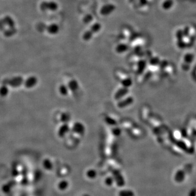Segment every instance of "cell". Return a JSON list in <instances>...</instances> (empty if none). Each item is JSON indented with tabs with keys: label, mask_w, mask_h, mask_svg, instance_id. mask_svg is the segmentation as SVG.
<instances>
[{
	"label": "cell",
	"mask_w": 196,
	"mask_h": 196,
	"mask_svg": "<svg viewBox=\"0 0 196 196\" xmlns=\"http://www.w3.org/2000/svg\"><path fill=\"white\" fill-rule=\"evenodd\" d=\"M2 190L4 193H9L11 191V186L8 184H4L2 187Z\"/></svg>",
	"instance_id": "cell-15"
},
{
	"label": "cell",
	"mask_w": 196,
	"mask_h": 196,
	"mask_svg": "<svg viewBox=\"0 0 196 196\" xmlns=\"http://www.w3.org/2000/svg\"><path fill=\"white\" fill-rule=\"evenodd\" d=\"M105 120L106 122L110 125L115 126L117 124L116 119L115 118H113L112 116H110V115L106 116L105 117Z\"/></svg>",
	"instance_id": "cell-12"
},
{
	"label": "cell",
	"mask_w": 196,
	"mask_h": 196,
	"mask_svg": "<svg viewBox=\"0 0 196 196\" xmlns=\"http://www.w3.org/2000/svg\"><path fill=\"white\" fill-rule=\"evenodd\" d=\"M56 121L60 124L69 122L70 120V115L66 111H60L56 115Z\"/></svg>",
	"instance_id": "cell-5"
},
{
	"label": "cell",
	"mask_w": 196,
	"mask_h": 196,
	"mask_svg": "<svg viewBox=\"0 0 196 196\" xmlns=\"http://www.w3.org/2000/svg\"><path fill=\"white\" fill-rule=\"evenodd\" d=\"M4 20H5V21H6V23L7 24H8L9 26H10L11 27H14V21H13V20L11 19V17H6L5 18V19H4Z\"/></svg>",
	"instance_id": "cell-17"
},
{
	"label": "cell",
	"mask_w": 196,
	"mask_h": 196,
	"mask_svg": "<svg viewBox=\"0 0 196 196\" xmlns=\"http://www.w3.org/2000/svg\"><path fill=\"white\" fill-rule=\"evenodd\" d=\"M68 185V184L66 181H62L60 182V184L58 185V187L60 190H64L67 188Z\"/></svg>",
	"instance_id": "cell-16"
},
{
	"label": "cell",
	"mask_w": 196,
	"mask_h": 196,
	"mask_svg": "<svg viewBox=\"0 0 196 196\" xmlns=\"http://www.w3.org/2000/svg\"><path fill=\"white\" fill-rule=\"evenodd\" d=\"M119 196H134L133 191L128 190H125L121 191L119 193Z\"/></svg>",
	"instance_id": "cell-13"
},
{
	"label": "cell",
	"mask_w": 196,
	"mask_h": 196,
	"mask_svg": "<svg viewBox=\"0 0 196 196\" xmlns=\"http://www.w3.org/2000/svg\"><path fill=\"white\" fill-rule=\"evenodd\" d=\"M71 133V126L69 122L60 124L57 130V135L60 138H66Z\"/></svg>",
	"instance_id": "cell-2"
},
{
	"label": "cell",
	"mask_w": 196,
	"mask_h": 196,
	"mask_svg": "<svg viewBox=\"0 0 196 196\" xmlns=\"http://www.w3.org/2000/svg\"><path fill=\"white\" fill-rule=\"evenodd\" d=\"M24 80L21 76L13 77L8 81L7 84L12 87H18L24 84Z\"/></svg>",
	"instance_id": "cell-8"
},
{
	"label": "cell",
	"mask_w": 196,
	"mask_h": 196,
	"mask_svg": "<svg viewBox=\"0 0 196 196\" xmlns=\"http://www.w3.org/2000/svg\"><path fill=\"white\" fill-rule=\"evenodd\" d=\"M129 89L128 88L124 87L122 86L118 88L114 94V99L116 101H119L128 95Z\"/></svg>",
	"instance_id": "cell-7"
},
{
	"label": "cell",
	"mask_w": 196,
	"mask_h": 196,
	"mask_svg": "<svg viewBox=\"0 0 196 196\" xmlns=\"http://www.w3.org/2000/svg\"><path fill=\"white\" fill-rule=\"evenodd\" d=\"M58 91L61 95L63 97H67L70 95V92L69 88L68 87L67 84L64 82L58 85Z\"/></svg>",
	"instance_id": "cell-10"
},
{
	"label": "cell",
	"mask_w": 196,
	"mask_h": 196,
	"mask_svg": "<svg viewBox=\"0 0 196 196\" xmlns=\"http://www.w3.org/2000/svg\"><path fill=\"white\" fill-rule=\"evenodd\" d=\"M133 98L131 97V96L127 95L124 98L118 101L117 106L120 109H123L131 105L133 103Z\"/></svg>",
	"instance_id": "cell-6"
},
{
	"label": "cell",
	"mask_w": 196,
	"mask_h": 196,
	"mask_svg": "<svg viewBox=\"0 0 196 196\" xmlns=\"http://www.w3.org/2000/svg\"><path fill=\"white\" fill-rule=\"evenodd\" d=\"M69 88L71 94H75L79 90L80 86L77 80L73 77H68L64 82Z\"/></svg>",
	"instance_id": "cell-4"
},
{
	"label": "cell",
	"mask_w": 196,
	"mask_h": 196,
	"mask_svg": "<svg viewBox=\"0 0 196 196\" xmlns=\"http://www.w3.org/2000/svg\"><path fill=\"white\" fill-rule=\"evenodd\" d=\"M71 132L82 137L86 133V128L82 122H75L71 126Z\"/></svg>",
	"instance_id": "cell-3"
},
{
	"label": "cell",
	"mask_w": 196,
	"mask_h": 196,
	"mask_svg": "<svg viewBox=\"0 0 196 196\" xmlns=\"http://www.w3.org/2000/svg\"><path fill=\"white\" fill-rule=\"evenodd\" d=\"M38 79L35 76H31L28 77L24 81V87L27 88H32L38 84Z\"/></svg>",
	"instance_id": "cell-9"
},
{
	"label": "cell",
	"mask_w": 196,
	"mask_h": 196,
	"mask_svg": "<svg viewBox=\"0 0 196 196\" xmlns=\"http://www.w3.org/2000/svg\"><path fill=\"white\" fill-rule=\"evenodd\" d=\"M189 196H196V188H193L189 193Z\"/></svg>",
	"instance_id": "cell-19"
},
{
	"label": "cell",
	"mask_w": 196,
	"mask_h": 196,
	"mask_svg": "<svg viewBox=\"0 0 196 196\" xmlns=\"http://www.w3.org/2000/svg\"><path fill=\"white\" fill-rule=\"evenodd\" d=\"M117 79L120 82L122 87L129 88L131 86L133 82L129 76L122 70H117L116 73Z\"/></svg>",
	"instance_id": "cell-1"
},
{
	"label": "cell",
	"mask_w": 196,
	"mask_h": 196,
	"mask_svg": "<svg viewBox=\"0 0 196 196\" xmlns=\"http://www.w3.org/2000/svg\"><path fill=\"white\" fill-rule=\"evenodd\" d=\"M8 94V88L6 86H2L0 87V95L2 97H6Z\"/></svg>",
	"instance_id": "cell-14"
},
{
	"label": "cell",
	"mask_w": 196,
	"mask_h": 196,
	"mask_svg": "<svg viewBox=\"0 0 196 196\" xmlns=\"http://www.w3.org/2000/svg\"><path fill=\"white\" fill-rule=\"evenodd\" d=\"M185 178V173L184 170L182 169H179L175 173L174 179L175 181V182H178V183H181Z\"/></svg>",
	"instance_id": "cell-11"
},
{
	"label": "cell",
	"mask_w": 196,
	"mask_h": 196,
	"mask_svg": "<svg viewBox=\"0 0 196 196\" xmlns=\"http://www.w3.org/2000/svg\"><path fill=\"white\" fill-rule=\"evenodd\" d=\"M112 179L111 178H109L107 179L106 180V184L108 185H111L112 184Z\"/></svg>",
	"instance_id": "cell-20"
},
{
	"label": "cell",
	"mask_w": 196,
	"mask_h": 196,
	"mask_svg": "<svg viewBox=\"0 0 196 196\" xmlns=\"http://www.w3.org/2000/svg\"><path fill=\"white\" fill-rule=\"evenodd\" d=\"M88 177L89 178H94L96 175V172L94 171V170H90L88 171L87 173Z\"/></svg>",
	"instance_id": "cell-18"
}]
</instances>
